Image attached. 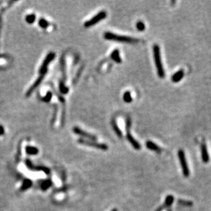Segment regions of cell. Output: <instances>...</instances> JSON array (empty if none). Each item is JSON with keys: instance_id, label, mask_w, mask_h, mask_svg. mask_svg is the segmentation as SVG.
<instances>
[{"instance_id": "cell-1", "label": "cell", "mask_w": 211, "mask_h": 211, "mask_svg": "<svg viewBox=\"0 0 211 211\" xmlns=\"http://www.w3.org/2000/svg\"><path fill=\"white\" fill-rule=\"evenodd\" d=\"M153 55H154V63L156 65V68L157 70V74L160 78L165 77V71L161 62V57L160 53V48L157 44H155L153 47Z\"/></svg>"}, {"instance_id": "cell-2", "label": "cell", "mask_w": 211, "mask_h": 211, "mask_svg": "<svg viewBox=\"0 0 211 211\" xmlns=\"http://www.w3.org/2000/svg\"><path fill=\"white\" fill-rule=\"evenodd\" d=\"M104 38L106 40L116 41V42H120V43H135L139 41V40L134 39V38H132V37L117 35V34H113L112 32H105L104 34Z\"/></svg>"}, {"instance_id": "cell-3", "label": "cell", "mask_w": 211, "mask_h": 211, "mask_svg": "<svg viewBox=\"0 0 211 211\" xmlns=\"http://www.w3.org/2000/svg\"><path fill=\"white\" fill-rule=\"evenodd\" d=\"M131 119L128 118L126 120V138L128 141H129L130 144L132 145L133 147L135 150H140L141 149V146L139 144V142L135 140L134 139L133 137L132 136V135L131 134Z\"/></svg>"}, {"instance_id": "cell-4", "label": "cell", "mask_w": 211, "mask_h": 211, "mask_svg": "<svg viewBox=\"0 0 211 211\" xmlns=\"http://www.w3.org/2000/svg\"><path fill=\"white\" fill-rule=\"evenodd\" d=\"M178 155L179 160H180V162H181V167L182 169L183 175H184L185 177H188L190 174V172H189V169L187 165V162H186V160L184 151H183L182 150H178Z\"/></svg>"}, {"instance_id": "cell-5", "label": "cell", "mask_w": 211, "mask_h": 211, "mask_svg": "<svg viewBox=\"0 0 211 211\" xmlns=\"http://www.w3.org/2000/svg\"><path fill=\"white\" fill-rule=\"evenodd\" d=\"M106 16H107V12L104 11V10H103V11H101L100 12H99L97 15L93 17V18L89 19V21H86L84 24V27H89L91 26L94 25L96 23H98L99 21H101V20L105 19Z\"/></svg>"}, {"instance_id": "cell-6", "label": "cell", "mask_w": 211, "mask_h": 211, "mask_svg": "<svg viewBox=\"0 0 211 211\" xmlns=\"http://www.w3.org/2000/svg\"><path fill=\"white\" fill-rule=\"evenodd\" d=\"M79 143H80L81 144H84V145H87V146H92V147H94L96 148H98V149L100 150H108V146H107L106 144H99L97 142H95V141H88V140H79Z\"/></svg>"}, {"instance_id": "cell-7", "label": "cell", "mask_w": 211, "mask_h": 211, "mask_svg": "<svg viewBox=\"0 0 211 211\" xmlns=\"http://www.w3.org/2000/svg\"><path fill=\"white\" fill-rule=\"evenodd\" d=\"M54 57H55V53H51L50 54L47 55V57H46L45 60H44L43 64L42 65V67H41V68L40 69V75H45L46 74V72L47 71L48 65L49 64L51 61L52 60Z\"/></svg>"}, {"instance_id": "cell-8", "label": "cell", "mask_w": 211, "mask_h": 211, "mask_svg": "<svg viewBox=\"0 0 211 211\" xmlns=\"http://www.w3.org/2000/svg\"><path fill=\"white\" fill-rule=\"evenodd\" d=\"M73 131H74V133H75L76 134H77V135H80L81 137L88 138V139L91 140L92 141H96V137L94 135H91V134L85 132L84 131L80 129L78 127H75L73 129Z\"/></svg>"}, {"instance_id": "cell-9", "label": "cell", "mask_w": 211, "mask_h": 211, "mask_svg": "<svg viewBox=\"0 0 211 211\" xmlns=\"http://www.w3.org/2000/svg\"><path fill=\"white\" fill-rule=\"evenodd\" d=\"M201 152H202V161L204 163H208L209 161V152H208V149H207V146L206 145L203 143L201 146Z\"/></svg>"}, {"instance_id": "cell-10", "label": "cell", "mask_w": 211, "mask_h": 211, "mask_svg": "<svg viewBox=\"0 0 211 211\" xmlns=\"http://www.w3.org/2000/svg\"><path fill=\"white\" fill-rule=\"evenodd\" d=\"M146 147L151 150H153L155 152H157V153H161V148L159 147L156 144H154V142L151 141H148L146 143Z\"/></svg>"}, {"instance_id": "cell-11", "label": "cell", "mask_w": 211, "mask_h": 211, "mask_svg": "<svg viewBox=\"0 0 211 211\" xmlns=\"http://www.w3.org/2000/svg\"><path fill=\"white\" fill-rule=\"evenodd\" d=\"M184 77V71L183 70H180L172 77V81L174 83H177L180 81Z\"/></svg>"}, {"instance_id": "cell-12", "label": "cell", "mask_w": 211, "mask_h": 211, "mask_svg": "<svg viewBox=\"0 0 211 211\" xmlns=\"http://www.w3.org/2000/svg\"><path fill=\"white\" fill-rule=\"evenodd\" d=\"M111 57H112V60H113L117 63H121L122 62V59H121L120 56V52L117 49L114 50L111 55Z\"/></svg>"}, {"instance_id": "cell-13", "label": "cell", "mask_w": 211, "mask_h": 211, "mask_svg": "<svg viewBox=\"0 0 211 211\" xmlns=\"http://www.w3.org/2000/svg\"><path fill=\"white\" fill-rule=\"evenodd\" d=\"M173 202H174V197H173L172 195L167 196V198H166V200H165V205L163 206H161L157 211H161L163 209H164V207L170 206L172 205V204L173 203Z\"/></svg>"}, {"instance_id": "cell-14", "label": "cell", "mask_w": 211, "mask_h": 211, "mask_svg": "<svg viewBox=\"0 0 211 211\" xmlns=\"http://www.w3.org/2000/svg\"><path fill=\"white\" fill-rule=\"evenodd\" d=\"M112 125L113 129L114 131H115V133H116L117 135L119 137H122V131H121V130L119 129V127H118V126H117V124L115 120H113L112 121Z\"/></svg>"}, {"instance_id": "cell-15", "label": "cell", "mask_w": 211, "mask_h": 211, "mask_svg": "<svg viewBox=\"0 0 211 211\" xmlns=\"http://www.w3.org/2000/svg\"><path fill=\"white\" fill-rule=\"evenodd\" d=\"M26 151L27 154H36L39 153V150H38L36 148L31 146H27L26 148Z\"/></svg>"}, {"instance_id": "cell-16", "label": "cell", "mask_w": 211, "mask_h": 211, "mask_svg": "<svg viewBox=\"0 0 211 211\" xmlns=\"http://www.w3.org/2000/svg\"><path fill=\"white\" fill-rule=\"evenodd\" d=\"M123 99L126 103H131L132 101V97H131V92L126 91L123 95Z\"/></svg>"}, {"instance_id": "cell-17", "label": "cell", "mask_w": 211, "mask_h": 211, "mask_svg": "<svg viewBox=\"0 0 211 211\" xmlns=\"http://www.w3.org/2000/svg\"><path fill=\"white\" fill-rule=\"evenodd\" d=\"M36 19V16L34 15H27L25 18L26 21L28 23H33L34 22V21Z\"/></svg>"}, {"instance_id": "cell-18", "label": "cell", "mask_w": 211, "mask_h": 211, "mask_svg": "<svg viewBox=\"0 0 211 211\" xmlns=\"http://www.w3.org/2000/svg\"><path fill=\"white\" fill-rule=\"evenodd\" d=\"M39 25L41 27H43V28H47V27L49 26V23H48L47 21L45 19H40V21H39Z\"/></svg>"}, {"instance_id": "cell-19", "label": "cell", "mask_w": 211, "mask_h": 211, "mask_svg": "<svg viewBox=\"0 0 211 211\" xmlns=\"http://www.w3.org/2000/svg\"><path fill=\"white\" fill-rule=\"evenodd\" d=\"M137 30H139V31H144L145 30V28H146V27H145V24L143 23V22H141V21H139L137 23Z\"/></svg>"}, {"instance_id": "cell-20", "label": "cell", "mask_w": 211, "mask_h": 211, "mask_svg": "<svg viewBox=\"0 0 211 211\" xmlns=\"http://www.w3.org/2000/svg\"><path fill=\"white\" fill-rule=\"evenodd\" d=\"M51 97H52V94H51V92H48L47 95L43 99V100L44 102H48V101H50Z\"/></svg>"}, {"instance_id": "cell-21", "label": "cell", "mask_w": 211, "mask_h": 211, "mask_svg": "<svg viewBox=\"0 0 211 211\" xmlns=\"http://www.w3.org/2000/svg\"><path fill=\"white\" fill-rule=\"evenodd\" d=\"M60 90H61V92L62 93H64V94H66V93L68 92V89L67 87H66V86L64 85V84H60Z\"/></svg>"}, {"instance_id": "cell-22", "label": "cell", "mask_w": 211, "mask_h": 211, "mask_svg": "<svg viewBox=\"0 0 211 211\" xmlns=\"http://www.w3.org/2000/svg\"><path fill=\"white\" fill-rule=\"evenodd\" d=\"M178 203L181 204L185 205V206H191V205H192V202H191L183 201V200H178Z\"/></svg>"}, {"instance_id": "cell-23", "label": "cell", "mask_w": 211, "mask_h": 211, "mask_svg": "<svg viewBox=\"0 0 211 211\" xmlns=\"http://www.w3.org/2000/svg\"><path fill=\"white\" fill-rule=\"evenodd\" d=\"M31 184H32V183H31L30 181H26L25 182V183H24V185H23V189H25L28 188L29 186L31 185Z\"/></svg>"}, {"instance_id": "cell-24", "label": "cell", "mask_w": 211, "mask_h": 211, "mask_svg": "<svg viewBox=\"0 0 211 211\" xmlns=\"http://www.w3.org/2000/svg\"><path fill=\"white\" fill-rule=\"evenodd\" d=\"M3 133H4V129H3V127L2 125H0V135Z\"/></svg>"}, {"instance_id": "cell-25", "label": "cell", "mask_w": 211, "mask_h": 211, "mask_svg": "<svg viewBox=\"0 0 211 211\" xmlns=\"http://www.w3.org/2000/svg\"><path fill=\"white\" fill-rule=\"evenodd\" d=\"M112 211H117V209H113V210H112Z\"/></svg>"}]
</instances>
